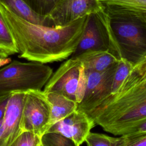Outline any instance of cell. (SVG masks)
<instances>
[{
    "instance_id": "cell-24",
    "label": "cell",
    "mask_w": 146,
    "mask_h": 146,
    "mask_svg": "<svg viewBox=\"0 0 146 146\" xmlns=\"http://www.w3.org/2000/svg\"><path fill=\"white\" fill-rule=\"evenodd\" d=\"M11 58H9V56L5 58L0 59V67L9 63L10 62H11Z\"/></svg>"
},
{
    "instance_id": "cell-17",
    "label": "cell",
    "mask_w": 146,
    "mask_h": 146,
    "mask_svg": "<svg viewBox=\"0 0 146 146\" xmlns=\"http://www.w3.org/2000/svg\"><path fill=\"white\" fill-rule=\"evenodd\" d=\"M0 48L10 55L18 53L16 43L12 34L0 14Z\"/></svg>"
},
{
    "instance_id": "cell-4",
    "label": "cell",
    "mask_w": 146,
    "mask_h": 146,
    "mask_svg": "<svg viewBox=\"0 0 146 146\" xmlns=\"http://www.w3.org/2000/svg\"><path fill=\"white\" fill-rule=\"evenodd\" d=\"M107 50L119 60L121 52L111 26L110 17L104 11L87 16L86 23L76 50L72 56L90 50Z\"/></svg>"
},
{
    "instance_id": "cell-1",
    "label": "cell",
    "mask_w": 146,
    "mask_h": 146,
    "mask_svg": "<svg viewBox=\"0 0 146 146\" xmlns=\"http://www.w3.org/2000/svg\"><path fill=\"white\" fill-rule=\"evenodd\" d=\"M0 14L12 34L19 57L45 64L62 61L72 56L88 15L63 26H48L19 17L1 1Z\"/></svg>"
},
{
    "instance_id": "cell-2",
    "label": "cell",
    "mask_w": 146,
    "mask_h": 146,
    "mask_svg": "<svg viewBox=\"0 0 146 146\" xmlns=\"http://www.w3.org/2000/svg\"><path fill=\"white\" fill-rule=\"evenodd\" d=\"M87 113L106 132L129 134L146 121V56L136 63L117 88Z\"/></svg>"
},
{
    "instance_id": "cell-25",
    "label": "cell",
    "mask_w": 146,
    "mask_h": 146,
    "mask_svg": "<svg viewBox=\"0 0 146 146\" xmlns=\"http://www.w3.org/2000/svg\"><path fill=\"white\" fill-rule=\"evenodd\" d=\"M10 55H11L7 51L0 48V59L9 57Z\"/></svg>"
},
{
    "instance_id": "cell-10",
    "label": "cell",
    "mask_w": 146,
    "mask_h": 146,
    "mask_svg": "<svg viewBox=\"0 0 146 146\" xmlns=\"http://www.w3.org/2000/svg\"><path fill=\"white\" fill-rule=\"evenodd\" d=\"M96 125L93 119L85 111L76 109L70 115L54 124L47 131L59 133L70 139L75 146L82 144Z\"/></svg>"
},
{
    "instance_id": "cell-16",
    "label": "cell",
    "mask_w": 146,
    "mask_h": 146,
    "mask_svg": "<svg viewBox=\"0 0 146 146\" xmlns=\"http://www.w3.org/2000/svg\"><path fill=\"white\" fill-rule=\"evenodd\" d=\"M88 146H126V139L124 135L112 137L107 135L90 132L85 141Z\"/></svg>"
},
{
    "instance_id": "cell-21",
    "label": "cell",
    "mask_w": 146,
    "mask_h": 146,
    "mask_svg": "<svg viewBox=\"0 0 146 146\" xmlns=\"http://www.w3.org/2000/svg\"><path fill=\"white\" fill-rule=\"evenodd\" d=\"M11 146H42L41 136L31 131H23Z\"/></svg>"
},
{
    "instance_id": "cell-19",
    "label": "cell",
    "mask_w": 146,
    "mask_h": 146,
    "mask_svg": "<svg viewBox=\"0 0 146 146\" xmlns=\"http://www.w3.org/2000/svg\"><path fill=\"white\" fill-rule=\"evenodd\" d=\"M42 146H75L74 143L63 135L47 131L41 136Z\"/></svg>"
},
{
    "instance_id": "cell-23",
    "label": "cell",
    "mask_w": 146,
    "mask_h": 146,
    "mask_svg": "<svg viewBox=\"0 0 146 146\" xmlns=\"http://www.w3.org/2000/svg\"><path fill=\"white\" fill-rule=\"evenodd\" d=\"M128 146H146V135L131 140L128 143Z\"/></svg>"
},
{
    "instance_id": "cell-14",
    "label": "cell",
    "mask_w": 146,
    "mask_h": 146,
    "mask_svg": "<svg viewBox=\"0 0 146 146\" xmlns=\"http://www.w3.org/2000/svg\"><path fill=\"white\" fill-rule=\"evenodd\" d=\"M86 70L103 71L113 64L119 59L107 50H90L77 56Z\"/></svg>"
},
{
    "instance_id": "cell-13",
    "label": "cell",
    "mask_w": 146,
    "mask_h": 146,
    "mask_svg": "<svg viewBox=\"0 0 146 146\" xmlns=\"http://www.w3.org/2000/svg\"><path fill=\"white\" fill-rule=\"evenodd\" d=\"M42 93L50 107L48 129L55 123L70 115L78 108L76 102L62 94L44 91H42Z\"/></svg>"
},
{
    "instance_id": "cell-11",
    "label": "cell",
    "mask_w": 146,
    "mask_h": 146,
    "mask_svg": "<svg viewBox=\"0 0 146 146\" xmlns=\"http://www.w3.org/2000/svg\"><path fill=\"white\" fill-rule=\"evenodd\" d=\"M111 18L135 22L146 29V0H99Z\"/></svg>"
},
{
    "instance_id": "cell-15",
    "label": "cell",
    "mask_w": 146,
    "mask_h": 146,
    "mask_svg": "<svg viewBox=\"0 0 146 146\" xmlns=\"http://www.w3.org/2000/svg\"><path fill=\"white\" fill-rule=\"evenodd\" d=\"M0 1L19 17L34 23L50 26L47 17L35 13L23 0H0Z\"/></svg>"
},
{
    "instance_id": "cell-18",
    "label": "cell",
    "mask_w": 146,
    "mask_h": 146,
    "mask_svg": "<svg viewBox=\"0 0 146 146\" xmlns=\"http://www.w3.org/2000/svg\"><path fill=\"white\" fill-rule=\"evenodd\" d=\"M134 65L135 64L124 58H121L118 60L117 67L113 76L111 94L116 91Z\"/></svg>"
},
{
    "instance_id": "cell-8",
    "label": "cell",
    "mask_w": 146,
    "mask_h": 146,
    "mask_svg": "<svg viewBox=\"0 0 146 146\" xmlns=\"http://www.w3.org/2000/svg\"><path fill=\"white\" fill-rule=\"evenodd\" d=\"M117 62L103 71H89L85 69V91L82 101L78 104L77 109L87 112L111 94Z\"/></svg>"
},
{
    "instance_id": "cell-20",
    "label": "cell",
    "mask_w": 146,
    "mask_h": 146,
    "mask_svg": "<svg viewBox=\"0 0 146 146\" xmlns=\"http://www.w3.org/2000/svg\"><path fill=\"white\" fill-rule=\"evenodd\" d=\"M36 14L47 17L60 0H23Z\"/></svg>"
},
{
    "instance_id": "cell-3",
    "label": "cell",
    "mask_w": 146,
    "mask_h": 146,
    "mask_svg": "<svg viewBox=\"0 0 146 146\" xmlns=\"http://www.w3.org/2000/svg\"><path fill=\"white\" fill-rule=\"evenodd\" d=\"M53 73L45 63L11 60L0 67V96L14 92L42 90Z\"/></svg>"
},
{
    "instance_id": "cell-22",
    "label": "cell",
    "mask_w": 146,
    "mask_h": 146,
    "mask_svg": "<svg viewBox=\"0 0 146 146\" xmlns=\"http://www.w3.org/2000/svg\"><path fill=\"white\" fill-rule=\"evenodd\" d=\"M10 95L11 93L0 96V121L3 119Z\"/></svg>"
},
{
    "instance_id": "cell-12",
    "label": "cell",
    "mask_w": 146,
    "mask_h": 146,
    "mask_svg": "<svg viewBox=\"0 0 146 146\" xmlns=\"http://www.w3.org/2000/svg\"><path fill=\"white\" fill-rule=\"evenodd\" d=\"M25 96L23 91L11 93L3 119L2 146H11L22 132L21 122Z\"/></svg>"
},
{
    "instance_id": "cell-9",
    "label": "cell",
    "mask_w": 146,
    "mask_h": 146,
    "mask_svg": "<svg viewBox=\"0 0 146 146\" xmlns=\"http://www.w3.org/2000/svg\"><path fill=\"white\" fill-rule=\"evenodd\" d=\"M103 10L99 0H60L47 17L50 26H60Z\"/></svg>"
},
{
    "instance_id": "cell-7",
    "label": "cell",
    "mask_w": 146,
    "mask_h": 146,
    "mask_svg": "<svg viewBox=\"0 0 146 146\" xmlns=\"http://www.w3.org/2000/svg\"><path fill=\"white\" fill-rule=\"evenodd\" d=\"M50 118V107L42 91H25L21 122V131H31L42 136L48 131Z\"/></svg>"
},
{
    "instance_id": "cell-5",
    "label": "cell",
    "mask_w": 146,
    "mask_h": 146,
    "mask_svg": "<svg viewBox=\"0 0 146 146\" xmlns=\"http://www.w3.org/2000/svg\"><path fill=\"white\" fill-rule=\"evenodd\" d=\"M86 83L83 64L77 56H71L52 73L43 91L62 94L79 104L84 94Z\"/></svg>"
},
{
    "instance_id": "cell-6",
    "label": "cell",
    "mask_w": 146,
    "mask_h": 146,
    "mask_svg": "<svg viewBox=\"0 0 146 146\" xmlns=\"http://www.w3.org/2000/svg\"><path fill=\"white\" fill-rule=\"evenodd\" d=\"M122 58L133 64L146 56V29L128 20L110 18Z\"/></svg>"
},
{
    "instance_id": "cell-26",
    "label": "cell",
    "mask_w": 146,
    "mask_h": 146,
    "mask_svg": "<svg viewBox=\"0 0 146 146\" xmlns=\"http://www.w3.org/2000/svg\"><path fill=\"white\" fill-rule=\"evenodd\" d=\"M3 133V119L0 121V146H2V139Z\"/></svg>"
}]
</instances>
